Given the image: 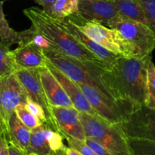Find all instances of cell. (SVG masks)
Segmentation results:
<instances>
[{
  "instance_id": "9c48e42d",
  "label": "cell",
  "mask_w": 155,
  "mask_h": 155,
  "mask_svg": "<svg viewBox=\"0 0 155 155\" xmlns=\"http://www.w3.org/2000/svg\"><path fill=\"white\" fill-rule=\"evenodd\" d=\"M118 124L127 139L155 140V107L139 106Z\"/></svg>"
},
{
  "instance_id": "2e32d148",
  "label": "cell",
  "mask_w": 155,
  "mask_h": 155,
  "mask_svg": "<svg viewBox=\"0 0 155 155\" xmlns=\"http://www.w3.org/2000/svg\"><path fill=\"white\" fill-rule=\"evenodd\" d=\"M64 24L67 27L68 30L81 42L83 45H84L89 50H90L92 53L98 56L99 58L104 61V62L111 66L112 64L120 57L117 54H114L110 51L107 50L104 47L101 46L96 42L92 40L91 38H89L87 35L85 34L82 30H80L78 27L76 26V24L71 21L70 18H67L65 19L62 20Z\"/></svg>"
},
{
  "instance_id": "d590c367",
  "label": "cell",
  "mask_w": 155,
  "mask_h": 155,
  "mask_svg": "<svg viewBox=\"0 0 155 155\" xmlns=\"http://www.w3.org/2000/svg\"><path fill=\"white\" fill-rule=\"evenodd\" d=\"M65 150H61V151H57L54 155H65Z\"/></svg>"
},
{
  "instance_id": "8d00e7d4",
  "label": "cell",
  "mask_w": 155,
  "mask_h": 155,
  "mask_svg": "<svg viewBox=\"0 0 155 155\" xmlns=\"http://www.w3.org/2000/svg\"><path fill=\"white\" fill-rule=\"evenodd\" d=\"M25 155H38V154H33V153H30V154H25Z\"/></svg>"
},
{
  "instance_id": "44dd1931",
  "label": "cell",
  "mask_w": 155,
  "mask_h": 155,
  "mask_svg": "<svg viewBox=\"0 0 155 155\" xmlns=\"http://www.w3.org/2000/svg\"><path fill=\"white\" fill-rule=\"evenodd\" d=\"M80 0H56L51 7L50 15L60 20L75 15L79 11Z\"/></svg>"
},
{
  "instance_id": "1f68e13d",
  "label": "cell",
  "mask_w": 155,
  "mask_h": 155,
  "mask_svg": "<svg viewBox=\"0 0 155 155\" xmlns=\"http://www.w3.org/2000/svg\"><path fill=\"white\" fill-rule=\"evenodd\" d=\"M0 155H9L8 142L2 134H0Z\"/></svg>"
},
{
  "instance_id": "ffe728a7",
  "label": "cell",
  "mask_w": 155,
  "mask_h": 155,
  "mask_svg": "<svg viewBox=\"0 0 155 155\" xmlns=\"http://www.w3.org/2000/svg\"><path fill=\"white\" fill-rule=\"evenodd\" d=\"M3 4L4 2L0 1V42L9 48L14 44L21 45L25 41L24 30L15 31L9 26L3 11Z\"/></svg>"
},
{
  "instance_id": "5b68a950",
  "label": "cell",
  "mask_w": 155,
  "mask_h": 155,
  "mask_svg": "<svg viewBox=\"0 0 155 155\" xmlns=\"http://www.w3.org/2000/svg\"><path fill=\"white\" fill-rule=\"evenodd\" d=\"M80 30L101 46L120 57H136V51L130 42L116 29L95 21H84L77 15L68 17Z\"/></svg>"
},
{
  "instance_id": "8fae6325",
  "label": "cell",
  "mask_w": 155,
  "mask_h": 155,
  "mask_svg": "<svg viewBox=\"0 0 155 155\" xmlns=\"http://www.w3.org/2000/svg\"><path fill=\"white\" fill-rule=\"evenodd\" d=\"M76 15L84 21H95L106 27L114 20L122 18L112 0H80L79 11Z\"/></svg>"
},
{
  "instance_id": "4316f807",
  "label": "cell",
  "mask_w": 155,
  "mask_h": 155,
  "mask_svg": "<svg viewBox=\"0 0 155 155\" xmlns=\"http://www.w3.org/2000/svg\"><path fill=\"white\" fill-rule=\"evenodd\" d=\"M63 137L68 142V147L77 150L80 154L83 155H97L95 151L84 141L79 140V139H74V138L66 136V135H63Z\"/></svg>"
},
{
  "instance_id": "603a6c76",
  "label": "cell",
  "mask_w": 155,
  "mask_h": 155,
  "mask_svg": "<svg viewBox=\"0 0 155 155\" xmlns=\"http://www.w3.org/2000/svg\"><path fill=\"white\" fill-rule=\"evenodd\" d=\"M132 155H155V140L127 139Z\"/></svg>"
},
{
  "instance_id": "f1b7e54d",
  "label": "cell",
  "mask_w": 155,
  "mask_h": 155,
  "mask_svg": "<svg viewBox=\"0 0 155 155\" xmlns=\"http://www.w3.org/2000/svg\"><path fill=\"white\" fill-rule=\"evenodd\" d=\"M85 142L93 150L97 155H113L101 144L92 138L86 137Z\"/></svg>"
},
{
  "instance_id": "52a82bcc",
  "label": "cell",
  "mask_w": 155,
  "mask_h": 155,
  "mask_svg": "<svg viewBox=\"0 0 155 155\" xmlns=\"http://www.w3.org/2000/svg\"><path fill=\"white\" fill-rule=\"evenodd\" d=\"M28 97L15 74L0 79V134L5 138L11 117L19 104H26Z\"/></svg>"
},
{
  "instance_id": "9a60e30c",
  "label": "cell",
  "mask_w": 155,
  "mask_h": 155,
  "mask_svg": "<svg viewBox=\"0 0 155 155\" xmlns=\"http://www.w3.org/2000/svg\"><path fill=\"white\" fill-rule=\"evenodd\" d=\"M42 85L50 105L56 107H74L71 98L48 67L39 68Z\"/></svg>"
},
{
  "instance_id": "d6986e66",
  "label": "cell",
  "mask_w": 155,
  "mask_h": 155,
  "mask_svg": "<svg viewBox=\"0 0 155 155\" xmlns=\"http://www.w3.org/2000/svg\"><path fill=\"white\" fill-rule=\"evenodd\" d=\"M45 125L42 124L39 127L31 130L30 145H29L27 154H36L38 155H54V152L51 149L48 139L45 136Z\"/></svg>"
},
{
  "instance_id": "74e56055",
  "label": "cell",
  "mask_w": 155,
  "mask_h": 155,
  "mask_svg": "<svg viewBox=\"0 0 155 155\" xmlns=\"http://www.w3.org/2000/svg\"><path fill=\"white\" fill-rule=\"evenodd\" d=\"M82 1H87V2H92V1H96V0H82Z\"/></svg>"
},
{
  "instance_id": "ac0fdd59",
  "label": "cell",
  "mask_w": 155,
  "mask_h": 155,
  "mask_svg": "<svg viewBox=\"0 0 155 155\" xmlns=\"http://www.w3.org/2000/svg\"><path fill=\"white\" fill-rule=\"evenodd\" d=\"M117 8L120 15L124 19H130L142 23L148 27L143 8L138 0H112Z\"/></svg>"
},
{
  "instance_id": "e0dca14e",
  "label": "cell",
  "mask_w": 155,
  "mask_h": 155,
  "mask_svg": "<svg viewBox=\"0 0 155 155\" xmlns=\"http://www.w3.org/2000/svg\"><path fill=\"white\" fill-rule=\"evenodd\" d=\"M30 136L31 130L21 122L15 112L9 120L6 136L8 142L15 145L26 154L30 145Z\"/></svg>"
},
{
  "instance_id": "3957f363",
  "label": "cell",
  "mask_w": 155,
  "mask_h": 155,
  "mask_svg": "<svg viewBox=\"0 0 155 155\" xmlns=\"http://www.w3.org/2000/svg\"><path fill=\"white\" fill-rule=\"evenodd\" d=\"M43 52L48 60L70 79L77 83L92 86L107 98L114 100L102 78L105 68L92 62L74 58L54 49H43Z\"/></svg>"
},
{
  "instance_id": "83f0119b",
  "label": "cell",
  "mask_w": 155,
  "mask_h": 155,
  "mask_svg": "<svg viewBox=\"0 0 155 155\" xmlns=\"http://www.w3.org/2000/svg\"><path fill=\"white\" fill-rule=\"evenodd\" d=\"M26 107L28 109L29 111L33 115H34L38 120L41 121L43 124L47 125L48 122H47V118L45 116V111H44L43 108L39 105L38 103L35 102L33 100H32L30 97L27 98V103H26Z\"/></svg>"
},
{
  "instance_id": "4dcf8cb0",
  "label": "cell",
  "mask_w": 155,
  "mask_h": 155,
  "mask_svg": "<svg viewBox=\"0 0 155 155\" xmlns=\"http://www.w3.org/2000/svg\"><path fill=\"white\" fill-rule=\"evenodd\" d=\"M34 1L38 5L42 6L43 10H45L47 13H48L50 15L51 7H52L53 4H54L56 0H34Z\"/></svg>"
},
{
  "instance_id": "ba28073f",
  "label": "cell",
  "mask_w": 155,
  "mask_h": 155,
  "mask_svg": "<svg viewBox=\"0 0 155 155\" xmlns=\"http://www.w3.org/2000/svg\"><path fill=\"white\" fill-rule=\"evenodd\" d=\"M77 84L98 116L111 124H120L127 114L140 106L129 101H114L92 86L83 83Z\"/></svg>"
},
{
  "instance_id": "836d02e7",
  "label": "cell",
  "mask_w": 155,
  "mask_h": 155,
  "mask_svg": "<svg viewBox=\"0 0 155 155\" xmlns=\"http://www.w3.org/2000/svg\"><path fill=\"white\" fill-rule=\"evenodd\" d=\"M9 155H25L24 151L12 143H8Z\"/></svg>"
},
{
  "instance_id": "cb8c5ba5",
  "label": "cell",
  "mask_w": 155,
  "mask_h": 155,
  "mask_svg": "<svg viewBox=\"0 0 155 155\" xmlns=\"http://www.w3.org/2000/svg\"><path fill=\"white\" fill-rule=\"evenodd\" d=\"M15 113L18 118L21 120V122L30 130L43 124L34 115H33L29 111L25 104H19L15 109Z\"/></svg>"
},
{
  "instance_id": "277c9868",
  "label": "cell",
  "mask_w": 155,
  "mask_h": 155,
  "mask_svg": "<svg viewBox=\"0 0 155 155\" xmlns=\"http://www.w3.org/2000/svg\"><path fill=\"white\" fill-rule=\"evenodd\" d=\"M86 137L92 138L107 148L113 155H132L128 140L119 124L102 117L80 112Z\"/></svg>"
},
{
  "instance_id": "f546056e",
  "label": "cell",
  "mask_w": 155,
  "mask_h": 155,
  "mask_svg": "<svg viewBox=\"0 0 155 155\" xmlns=\"http://www.w3.org/2000/svg\"><path fill=\"white\" fill-rule=\"evenodd\" d=\"M148 85L155 89V66L152 61L150 62L148 68Z\"/></svg>"
},
{
  "instance_id": "484cf974",
  "label": "cell",
  "mask_w": 155,
  "mask_h": 155,
  "mask_svg": "<svg viewBox=\"0 0 155 155\" xmlns=\"http://www.w3.org/2000/svg\"><path fill=\"white\" fill-rule=\"evenodd\" d=\"M143 8L147 19L148 27L155 35V0H138Z\"/></svg>"
},
{
  "instance_id": "30bf717a",
  "label": "cell",
  "mask_w": 155,
  "mask_h": 155,
  "mask_svg": "<svg viewBox=\"0 0 155 155\" xmlns=\"http://www.w3.org/2000/svg\"><path fill=\"white\" fill-rule=\"evenodd\" d=\"M15 74L26 89L29 97L43 108L48 122L47 126L54 131L59 132L55 119L51 113V105L42 85L39 69H26L18 67Z\"/></svg>"
},
{
  "instance_id": "7c38bea8",
  "label": "cell",
  "mask_w": 155,
  "mask_h": 155,
  "mask_svg": "<svg viewBox=\"0 0 155 155\" xmlns=\"http://www.w3.org/2000/svg\"><path fill=\"white\" fill-rule=\"evenodd\" d=\"M51 110L62 136L66 135L85 142L86 132L80 120L78 110L74 107L51 106Z\"/></svg>"
},
{
  "instance_id": "d4e9b609",
  "label": "cell",
  "mask_w": 155,
  "mask_h": 155,
  "mask_svg": "<svg viewBox=\"0 0 155 155\" xmlns=\"http://www.w3.org/2000/svg\"><path fill=\"white\" fill-rule=\"evenodd\" d=\"M45 136L49 142V145L51 149L54 152L61 151V150H65L67 147L64 145L63 142V136L59 132L54 131L52 129L50 128L47 125H45Z\"/></svg>"
},
{
  "instance_id": "5bb4252c",
  "label": "cell",
  "mask_w": 155,
  "mask_h": 155,
  "mask_svg": "<svg viewBox=\"0 0 155 155\" xmlns=\"http://www.w3.org/2000/svg\"><path fill=\"white\" fill-rule=\"evenodd\" d=\"M17 66L26 69H39L46 68L48 60L44 54L43 49L32 41L18 45L13 50Z\"/></svg>"
},
{
  "instance_id": "8992f818",
  "label": "cell",
  "mask_w": 155,
  "mask_h": 155,
  "mask_svg": "<svg viewBox=\"0 0 155 155\" xmlns=\"http://www.w3.org/2000/svg\"><path fill=\"white\" fill-rule=\"evenodd\" d=\"M108 27L117 30L136 51V57L151 56L155 49V35L147 25L130 19L119 18L110 23Z\"/></svg>"
},
{
  "instance_id": "e575fe53",
  "label": "cell",
  "mask_w": 155,
  "mask_h": 155,
  "mask_svg": "<svg viewBox=\"0 0 155 155\" xmlns=\"http://www.w3.org/2000/svg\"><path fill=\"white\" fill-rule=\"evenodd\" d=\"M65 155H83L80 154L79 151H77V150L74 149L72 148H70V147H67L66 150H65Z\"/></svg>"
},
{
  "instance_id": "7a4b0ae2",
  "label": "cell",
  "mask_w": 155,
  "mask_h": 155,
  "mask_svg": "<svg viewBox=\"0 0 155 155\" xmlns=\"http://www.w3.org/2000/svg\"><path fill=\"white\" fill-rule=\"evenodd\" d=\"M24 15L31 21L32 26L52 45V48L66 55L83 61L92 62L108 68L110 65L88 49L64 24L63 21L51 16L45 10L30 7L23 11Z\"/></svg>"
},
{
  "instance_id": "6da1fadb",
  "label": "cell",
  "mask_w": 155,
  "mask_h": 155,
  "mask_svg": "<svg viewBox=\"0 0 155 155\" xmlns=\"http://www.w3.org/2000/svg\"><path fill=\"white\" fill-rule=\"evenodd\" d=\"M151 61V56L143 58L119 57L111 66L104 68L103 80L115 101L148 105V68Z\"/></svg>"
},
{
  "instance_id": "7402d4cb",
  "label": "cell",
  "mask_w": 155,
  "mask_h": 155,
  "mask_svg": "<svg viewBox=\"0 0 155 155\" xmlns=\"http://www.w3.org/2000/svg\"><path fill=\"white\" fill-rule=\"evenodd\" d=\"M17 68L13 51L0 42V79L15 74Z\"/></svg>"
},
{
  "instance_id": "d6a6232c",
  "label": "cell",
  "mask_w": 155,
  "mask_h": 155,
  "mask_svg": "<svg viewBox=\"0 0 155 155\" xmlns=\"http://www.w3.org/2000/svg\"><path fill=\"white\" fill-rule=\"evenodd\" d=\"M148 92H149V100H148V105L155 107V89L150 85H148Z\"/></svg>"
},
{
  "instance_id": "4fadbf2b",
  "label": "cell",
  "mask_w": 155,
  "mask_h": 155,
  "mask_svg": "<svg viewBox=\"0 0 155 155\" xmlns=\"http://www.w3.org/2000/svg\"><path fill=\"white\" fill-rule=\"evenodd\" d=\"M47 67L51 71L53 75L55 77L59 83L61 85L64 90L66 92L69 98H71L74 107L77 110L82 113L88 114L92 116L98 115L77 83L67 77L64 74H63L61 71L55 68L49 61H48Z\"/></svg>"
}]
</instances>
